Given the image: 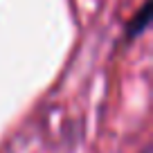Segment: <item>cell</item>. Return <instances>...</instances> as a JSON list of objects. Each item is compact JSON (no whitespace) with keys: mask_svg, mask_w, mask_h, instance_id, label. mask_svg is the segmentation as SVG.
Instances as JSON below:
<instances>
[{"mask_svg":"<svg viewBox=\"0 0 153 153\" xmlns=\"http://www.w3.org/2000/svg\"><path fill=\"white\" fill-rule=\"evenodd\" d=\"M149 23H151V0H146L144 7L135 14V18L126 25V38H137L140 34H144Z\"/></svg>","mask_w":153,"mask_h":153,"instance_id":"obj_1","label":"cell"}]
</instances>
